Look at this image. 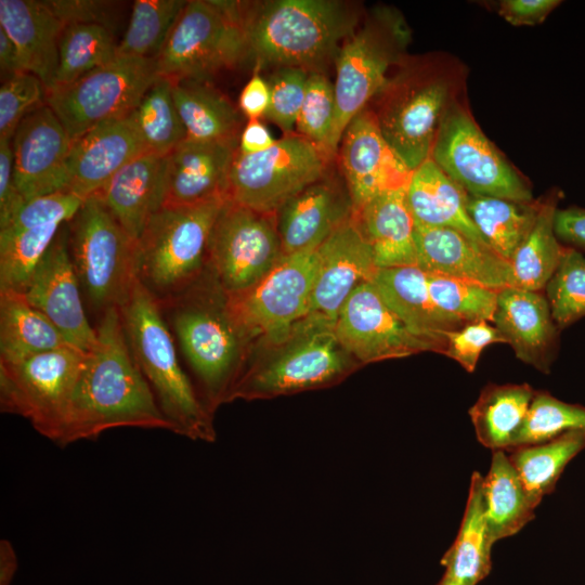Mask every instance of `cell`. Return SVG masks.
Masks as SVG:
<instances>
[{
  "instance_id": "1",
  "label": "cell",
  "mask_w": 585,
  "mask_h": 585,
  "mask_svg": "<svg viewBox=\"0 0 585 585\" xmlns=\"http://www.w3.org/2000/svg\"><path fill=\"white\" fill-rule=\"evenodd\" d=\"M95 332L96 342L47 439L66 446L120 427L172 431L133 359L119 309L105 311Z\"/></svg>"
},
{
  "instance_id": "2",
  "label": "cell",
  "mask_w": 585,
  "mask_h": 585,
  "mask_svg": "<svg viewBox=\"0 0 585 585\" xmlns=\"http://www.w3.org/2000/svg\"><path fill=\"white\" fill-rule=\"evenodd\" d=\"M359 16L337 0H271L245 3L248 56L257 67L317 69L337 56L358 28Z\"/></svg>"
},
{
  "instance_id": "3",
  "label": "cell",
  "mask_w": 585,
  "mask_h": 585,
  "mask_svg": "<svg viewBox=\"0 0 585 585\" xmlns=\"http://www.w3.org/2000/svg\"><path fill=\"white\" fill-rule=\"evenodd\" d=\"M127 342L172 432L213 442L212 413L181 367L157 299L138 280L119 309Z\"/></svg>"
},
{
  "instance_id": "4",
  "label": "cell",
  "mask_w": 585,
  "mask_h": 585,
  "mask_svg": "<svg viewBox=\"0 0 585 585\" xmlns=\"http://www.w3.org/2000/svg\"><path fill=\"white\" fill-rule=\"evenodd\" d=\"M159 304L213 413L229 401L248 343L227 311L226 294L211 273L208 284L200 276Z\"/></svg>"
},
{
  "instance_id": "5",
  "label": "cell",
  "mask_w": 585,
  "mask_h": 585,
  "mask_svg": "<svg viewBox=\"0 0 585 585\" xmlns=\"http://www.w3.org/2000/svg\"><path fill=\"white\" fill-rule=\"evenodd\" d=\"M226 200L161 207L148 218L138 240V276L159 303L202 276L210 233Z\"/></svg>"
},
{
  "instance_id": "6",
  "label": "cell",
  "mask_w": 585,
  "mask_h": 585,
  "mask_svg": "<svg viewBox=\"0 0 585 585\" xmlns=\"http://www.w3.org/2000/svg\"><path fill=\"white\" fill-rule=\"evenodd\" d=\"M411 38V28L403 15L393 8L380 5L344 40L336 56V114L330 156L338 152L349 122L387 86V74L404 56Z\"/></svg>"
},
{
  "instance_id": "7",
  "label": "cell",
  "mask_w": 585,
  "mask_h": 585,
  "mask_svg": "<svg viewBox=\"0 0 585 585\" xmlns=\"http://www.w3.org/2000/svg\"><path fill=\"white\" fill-rule=\"evenodd\" d=\"M248 56L245 4L187 1L155 57L157 76L171 81H205Z\"/></svg>"
},
{
  "instance_id": "8",
  "label": "cell",
  "mask_w": 585,
  "mask_h": 585,
  "mask_svg": "<svg viewBox=\"0 0 585 585\" xmlns=\"http://www.w3.org/2000/svg\"><path fill=\"white\" fill-rule=\"evenodd\" d=\"M70 258L81 290L102 314L120 309L138 276V242L96 196L86 198L68 222Z\"/></svg>"
},
{
  "instance_id": "9",
  "label": "cell",
  "mask_w": 585,
  "mask_h": 585,
  "mask_svg": "<svg viewBox=\"0 0 585 585\" xmlns=\"http://www.w3.org/2000/svg\"><path fill=\"white\" fill-rule=\"evenodd\" d=\"M287 340L280 353L240 372L227 402L327 387L343 379L356 366L333 328L302 321Z\"/></svg>"
},
{
  "instance_id": "10",
  "label": "cell",
  "mask_w": 585,
  "mask_h": 585,
  "mask_svg": "<svg viewBox=\"0 0 585 585\" xmlns=\"http://www.w3.org/2000/svg\"><path fill=\"white\" fill-rule=\"evenodd\" d=\"M318 264L317 250L283 255L252 286L226 294L227 311L248 342L286 341L307 317Z\"/></svg>"
},
{
  "instance_id": "11",
  "label": "cell",
  "mask_w": 585,
  "mask_h": 585,
  "mask_svg": "<svg viewBox=\"0 0 585 585\" xmlns=\"http://www.w3.org/2000/svg\"><path fill=\"white\" fill-rule=\"evenodd\" d=\"M157 77L155 57L117 56L70 83L47 90L44 102L75 141L102 122L128 117Z\"/></svg>"
},
{
  "instance_id": "12",
  "label": "cell",
  "mask_w": 585,
  "mask_h": 585,
  "mask_svg": "<svg viewBox=\"0 0 585 585\" xmlns=\"http://www.w3.org/2000/svg\"><path fill=\"white\" fill-rule=\"evenodd\" d=\"M329 157L299 134H286L260 153L238 148L227 180V199L276 214L294 196L325 177Z\"/></svg>"
},
{
  "instance_id": "13",
  "label": "cell",
  "mask_w": 585,
  "mask_h": 585,
  "mask_svg": "<svg viewBox=\"0 0 585 585\" xmlns=\"http://www.w3.org/2000/svg\"><path fill=\"white\" fill-rule=\"evenodd\" d=\"M430 158L467 194L533 202L529 184L456 102L447 108Z\"/></svg>"
},
{
  "instance_id": "14",
  "label": "cell",
  "mask_w": 585,
  "mask_h": 585,
  "mask_svg": "<svg viewBox=\"0 0 585 585\" xmlns=\"http://www.w3.org/2000/svg\"><path fill=\"white\" fill-rule=\"evenodd\" d=\"M448 81L432 74H404L376 96L373 110L390 147L414 171L430 158L443 117L452 104Z\"/></svg>"
},
{
  "instance_id": "15",
  "label": "cell",
  "mask_w": 585,
  "mask_h": 585,
  "mask_svg": "<svg viewBox=\"0 0 585 585\" xmlns=\"http://www.w3.org/2000/svg\"><path fill=\"white\" fill-rule=\"evenodd\" d=\"M87 352L67 344L17 361H0V408L48 437L60 418Z\"/></svg>"
},
{
  "instance_id": "16",
  "label": "cell",
  "mask_w": 585,
  "mask_h": 585,
  "mask_svg": "<svg viewBox=\"0 0 585 585\" xmlns=\"http://www.w3.org/2000/svg\"><path fill=\"white\" fill-rule=\"evenodd\" d=\"M283 255L276 214L224 203L210 233L207 264L226 294L252 286Z\"/></svg>"
},
{
  "instance_id": "17",
  "label": "cell",
  "mask_w": 585,
  "mask_h": 585,
  "mask_svg": "<svg viewBox=\"0 0 585 585\" xmlns=\"http://www.w3.org/2000/svg\"><path fill=\"white\" fill-rule=\"evenodd\" d=\"M334 334L354 361L372 363L438 348L413 335L387 306L372 282L359 285L340 310Z\"/></svg>"
},
{
  "instance_id": "18",
  "label": "cell",
  "mask_w": 585,
  "mask_h": 585,
  "mask_svg": "<svg viewBox=\"0 0 585 585\" xmlns=\"http://www.w3.org/2000/svg\"><path fill=\"white\" fill-rule=\"evenodd\" d=\"M316 250L317 272L303 321L334 329L336 318L352 291L370 282L378 268L354 212Z\"/></svg>"
},
{
  "instance_id": "19",
  "label": "cell",
  "mask_w": 585,
  "mask_h": 585,
  "mask_svg": "<svg viewBox=\"0 0 585 585\" xmlns=\"http://www.w3.org/2000/svg\"><path fill=\"white\" fill-rule=\"evenodd\" d=\"M80 291L70 258L66 223L32 271L23 292L70 346L88 353L96 342V332L87 318Z\"/></svg>"
},
{
  "instance_id": "20",
  "label": "cell",
  "mask_w": 585,
  "mask_h": 585,
  "mask_svg": "<svg viewBox=\"0 0 585 585\" xmlns=\"http://www.w3.org/2000/svg\"><path fill=\"white\" fill-rule=\"evenodd\" d=\"M11 142L15 183L25 200L66 191L73 140L46 102L23 118Z\"/></svg>"
},
{
  "instance_id": "21",
  "label": "cell",
  "mask_w": 585,
  "mask_h": 585,
  "mask_svg": "<svg viewBox=\"0 0 585 585\" xmlns=\"http://www.w3.org/2000/svg\"><path fill=\"white\" fill-rule=\"evenodd\" d=\"M338 152L354 211L376 195L406 187L410 182L413 171L387 143L367 107L347 126Z\"/></svg>"
},
{
  "instance_id": "22",
  "label": "cell",
  "mask_w": 585,
  "mask_h": 585,
  "mask_svg": "<svg viewBox=\"0 0 585 585\" xmlns=\"http://www.w3.org/2000/svg\"><path fill=\"white\" fill-rule=\"evenodd\" d=\"M238 140L185 139L164 159L161 207L227 198V180Z\"/></svg>"
},
{
  "instance_id": "23",
  "label": "cell",
  "mask_w": 585,
  "mask_h": 585,
  "mask_svg": "<svg viewBox=\"0 0 585 585\" xmlns=\"http://www.w3.org/2000/svg\"><path fill=\"white\" fill-rule=\"evenodd\" d=\"M415 244L417 266L427 274L471 281L497 290L514 286L510 261L457 230L415 225Z\"/></svg>"
},
{
  "instance_id": "24",
  "label": "cell",
  "mask_w": 585,
  "mask_h": 585,
  "mask_svg": "<svg viewBox=\"0 0 585 585\" xmlns=\"http://www.w3.org/2000/svg\"><path fill=\"white\" fill-rule=\"evenodd\" d=\"M493 324L517 359L544 374L550 372L560 329L545 295L514 286L500 289Z\"/></svg>"
},
{
  "instance_id": "25",
  "label": "cell",
  "mask_w": 585,
  "mask_h": 585,
  "mask_svg": "<svg viewBox=\"0 0 585 585\" xmlns=\"http://www.w3.org/2000/svg\"><path fill=\"white\" fill-rule=\"evenodd\" d=\"M144 153L148 152L129 116L102 122L73 141L66 191L86 199Z\"/></svg>"
},
{
  "instance_id": "26",
  "label": "cell",
  "mask_w": 585,
  "mask_h": 585,
  "mask_svg": "<svg viewBox=\"0 0 585 585\" xmlns=\"http://www.w3.org/2000/svg\"><path fill=\"white\" fill-rule=\"evenodd\" d=\"M324 178L306 187L276 212L284 255L317 249L353 214L349 193Z\"/></svg>"
},
{
  "instance_id": "27",
  "label": "cell",
  "mask_w": 585,
  "mask_h": 585,
  "mask_svg": "<svg viewBox=\"0 0 585 585\" xmlns=\"http://www.w3.org/2000/svg\"><path fill=\"white\" fill-rule=\"evenodd\" d=\"M370 282L407 329L433 343L441 354L446 334L465 325L434 303L427 274L417 265L378 269Z\"/></svg>"
},
{
  "instance_id": "28",
  "label": "cell",
  "mask_w": 585,
  "mask_h": 585,
  "mask_svg": "<svg viewBox=\"0 0 585 585\" xmlns=\"http://www.w3.org/2000/svg\"><path fill=\"white\" fill-rule=\"evenodd\" d=\"M0 27L15 43L25 70L52 88L58 65V42L65 25L48 1L0 0Z\"/></svg>"
},
{
  "instance_id": "29",
  "label": "cell",
  "mask_w": 585,
  "mask_h": 585,
  "mask_svg": "<svg viewBox=\"0 0 585 585\" xmlns=\"http://www.w3.org/2000/svg\"><path fill=\"white\" fill-rule=\"evenodd\" d=\"M164 159L165 156L144 153L94 194L136 242L151 214L161 208Z\"/></svg>"
},
{
  "instance_id": "30",
  "label": "cell",
  "mask_w": 585,
  "mask_h": 585,
  "mask_svg": "<svg viewBox=\"0 0 585 585\" xmlns=\"http://www.w3.org/2000/svg\"><path fill=\"white\" fill-rule=\"evenodd\" d=\"M406 187L382 192L354 211L378 269L417 265L415 222Z\"/></svg>"
},
{
  "instance_id": "31",
  "label": "cell",
  "mask_w": 585,
  "mask_h": 585,
  "mask_svg": "<svg viewBox=\"0 0 585 585\" xmlns=\"http://www.w3.org/2000/svg\"><path fill=\"white\" fill-rule=\"evenodd\" d=\"M466 197L467 193L431 158L412 172L406 187L415 225L454 229L485 243L467 212Z\"/></svg>"
},
{
  "instance_id": "32",
  "label": "cell",
  "mask_w": 585,
  "mask_h": 585,
  "mask_svg": "<svg viewBox=\"0 0 585 585\" xmlns=\"http://www.w3.org/2000/svg\"><path fill=\"white\" fill-rule=\"evenodd\" d=\"M486 523L493 542L512 536L534 517L541 499L524 485L505 451H494L482 478Z\"/></svg>"
},
{
  "instance_id": "33",
  "label": "cell",
  "mask_w": 585,
  "mask_h": 585,
  "mask_svg": "<svg viewBox=\"0 0 585 585\" xmlns=\"http://www.w3.org/2000/svg\"><path fill=\"white\" fill-rule=\"evenodd\" d=\"M535 389L529 384H489L469 408L478 441L494 451L515 447Z\"/></svg>"
},
{
  "instance_id": "34",
  "label": "cell",
  "mask_w": 585,
  "mask_h": 585,
  "mask_svg": "<svg viewBox=\"0 0 585 585\" xmlns=\"http://www.w3.org/2000/svg\"><path fill=\"white\" fill-rule=\"evenodd\" d=\"M482 478L478 471L472 473L459 531L441 559L444 574L464 585H477L489 575L492 568L491 550L494 542L484 512Z\"/></svg>"
},
{
  "instance_id": "35",
  "label": "cell",
  "mask_w": 585,
  "mask_h": 585,
  "mask_svg": "<svg viewBox=\"0 0 585 585\" xmlns=\"http://www.w3.org/2000/svg\"><path fill=\"white\" fill-rule=\"evenodd\" d=\"M172 94L186 139L203 142L239 139L238 110L205 81H172Z\"/></svg>"
},
{
  "instance_id": "36",
  "label": "cell",
  "mask_w": 585,
  "mask_h": 585,
  "mask_svg": "<svg viewBox=\"0 0 585 585\" xmlns=\"http://www.w3.org/2000/svg\"><path fill=\"white\" fill-rule=\"evenodd\" d=\"M69 344L24 292L0 290V361H17Z\"/></svg>"
},
{
  "instance_id": "37",
  "label": "cell",
  "mask_w": 585,
  "mask_h": 585,
  "mask_svg": "<svg viewBox=\"0 0 585 585\" xmlns=\"http://www.w3.org/2000/svg\"><path fill=\"white\" fill-rule=\"evenodd\" d=\"M541 205L467 194L466 209L485 243L502 258L511 261L532 230Z\"/></svg>"
},
{
  "instance_id": "38",
  "label": "cell",
  "mask_w": 585,
  "mask_h": 585,
  "mask_svg": "<svg viewBox=\"0 0 585 585\" xmlns=\"http://www.w3.org/2000/svg\"><path fill=\"white\" fill-rule=\"evenodd\" d=\"M559 197L554 191L541 199L535 223L510 261L514 287L542 291L558 268L566 248L554 225Z\"/></svg>"
},
{
  "instance_id": "39",
  "label": "cell",
  "mask_w": 585,
  "mask_h": 585,
  "mask_svg": "<svg viewBox=\"0 0 585 585\" xmlns=\"http://www.w3.org/2000/svg\"><path fill=\"white\" fill-rule=\"evenodd\" d=\"M583 450L585 430H575L540 444L514 447L506 453L526 489L542 500L555 490L569 461Z\"/></svg>"
},
{
  "instance_id": "40",
  "label": "cell",
  "mask_w": 585,
  "mask_h": 585,
  "mask_svg": "<svg viewBox=\"0 0 585 585\" xmlns=\"http://www.w3.org/2000/svg\"><path fill=\"white\" fill-rule=\"evenodd\" d=\"M129 118L148 153L167 156L186 139L167 78L157 77Z\"/></svg>"
},
{
  "instance_id": "41",
  "label": "cell",
  "mask_w": 585,
  "mask_h": 585,
  "mask_svg": "<svg viewBox=\"0 0 585 585\" xmlns=\"http://www.w3.org/2000/svg\"><path fill=\"white\" fill-rule=\"evenodd\" d=\"M116 57L117 44L106 25L69 24L60 37L58 65L52 88L70 83Z\"/></svg>"
},
{
  "instance_id": "42",
  "label": "cell",
  "mask_w": 585,
  "mask_h": 585,
  "mask_svg": "<svg viewBox=\"0 0 585 585\" xmlns=\"http://www.w3.org/2000/svg\"><path fill=\"white\" fill-rule=\"evenodd\" d=\"M184 0H138L117 43V56L156 57L186 5Z\"/></svg>"
},
{
  "instance_id": "43",
  "label": "cell",
  "mask_w": 585,
  "mask_h": 585,
  "mask_svg": "<svg viewBox=\"0 0 585 585\" xmlns=\"http://www.w3.org/2000/svg\"><path fill=\"white\" fill-rule=\"evenodd\" d=\"M63 225L51 223L0 234V290L24 291L32 271Z\"/></svg>"
},
{
  "instance_id": "44",
  "label": "cell",
  "mask_w": 585,
  "mask_h": 585,
  "mask_svg": "<svg viewBox=\"0 0 585 585\" xmlns=\"http://www.w3.org/2000/svg\"><path fill=\"white\" fill-rule=\"evenodd\" d=\"M427 281L432 300L446 314L465 324L493 323L499 290L471 281L432 274H427Z\"/></svg>"
},
{
  "instance_id": "45",
  "label": "cell",
  "mask_w": 585,
  "mask_h": 585,
  "mask_svg": "<svg viewBox=\"0 0 585 585\" xmlns=\"http://www.w3.org/2000/svg\"><path fill=\"white\" fill-rule=\"evenodd\" d=\"M575 430H585V406L535 390L515 447L540 444Z\"/></svg>"
},
{
  "instance_id": "46",
  "label": "cell",
  "mask_w": 585,
  "mask_h": 585,
  "mask_svg": "<svg viewBox=\"0 0 585 585\" xmlns=\"http://www.w3.org/2000/svg\"><path fill=\"white\" fill-rule=\"evenodd\" d=\"M545 290L552 318L560 330L584 317L585 256L573 247L564 248Z\"/></svg>"
},
{
  "instance_id": "47",
  "label": "cell",
  "mask_w": 585,
  "mask_h": 585,
  "mask_svg": "<svg viewBox=\"0 0 585 585\" xmlns=\"http://www.w3.org/2000/svg\"><path fill=\"white\" fill-rule=\"evenodd\" d=\"M336 101L334 83L322 73L311 72L296 130L328 157L329 142L335 122Z\"/></svg>"
},
{
  "instance_id": "48",
  "label": "cell",
  "mask_w": 585,
  "mask_h": 585,
  "mask_svg": "<svg viewBox=\"0 0 585 585\" xmlns=\"http://www.w3.org/2000/svg\"><path fill=\"white\" fill-rule=\"evenodd\" d=\"M310 72L300 67L276 68L270 77V104L264 117L291 134L303 102Z\"/></svg>"
},
{
  "instance_id": "49",
  "label": "cell",
  "mask_w": 585,
  "mask_h": 585,
  "mask_svg": "<svg viewBox=\"0 0 585 585\" xmlns=\"http://www.w3.org/2000/svg\"><path fill=\"white\" fill-rule=\"evenodd\" d=\"M46 87L30 73L11 76L0 88V140H12L23 118L44 103Z\"/></svg>"
},
{
  "instance_id": "50",
  "label": "cell",
  "mask_w": 585,
  "mask_h": 585,
  "mask_svg": "<svg viewBox=\"0 0 585 585\" xmlns=\"http://www.w3.org/2000/svg\"><path fill=\"white\" fill-rule=\"evenodd\" d=\"M84 199L60 191L26 200L13 219L0 229V234H13L27 229L68 223L78 212Z\"/></svg>"
},
{
  "instance_id": "51",
  "label": "cell",
  "mask_w": 585,
  "mask_h": 585,
  "mask_svg": "<svg viewBox=\"0 0 585 585\" xmlns=\"http://www.w3.org/2000/svg\"><path fill=\"white\" fill-rule=\"evenodd\" d=\"M494 343H507L499 330L486 321L466 323L446 334L444 355L466 372H474L482 351Z\"/></svg>"
},
{
  "instance_id": "52",
  "label": "cell",
  "mask_w": 585,
  "mask_h": 585,
  "mask_svg": "<svg viewBox=\"0 0 585 585\" xmlns=\"http://www.w3.org/2000/svg\"><path fill=\"white\" fill-rule=\"evenodd\" d=\"M12 140H0V229L4 227L26 202L14 177Z\"/></svg>"
},
{
  "instance_id": "53",
  "label": "cell",
  "mask_w": 585,
  "mask_h": 585,
  "mask_svg": "<svg viewBox=\"0 0 585 585\" xmlns=\"http://www.w3.org/2000/svg\"><path fill=\"white\" fill-rule=\"evenodd\" d=\"M560 3L559 0H503L497 3V13L514 26H535Z\"/></svg>"
},
{
  "instance_id": "54",
  "label": "cell",
  "mask_w": 585,
  "mask_h": 585,
  "mask_svg": "<svg viewBox=\"0 0 585 585\" xmlns=\"http://www.w3.org/2000/svg\"><path fill=\"white\" fill-rule=\"evenodd\" d=\"M48 4L65 27L74 23H104L108 2L103 1H48ZM107 26V25H106Z\"/></svg>"
},
{
  "instance_id": "55",
  "label": "cell",
  "mask_w": 585,
  "mask_h": 585,
  "mask_svg": "<svg viewBox=\"0 0 585 585\" xmlns=\"http://www.w3.org/2000/svg\"><path fill=\"white\" fill-rule=\"evenodd\" d=\"M555 233L558 239L577 250L585 251V209L569 207L557 209L555 216Z\"/></svg>"
},
{
  "instance_id": "56",
  "label": "cell",
  "mask_w": 585,
  "mask_h": 585,
  "mask_svg": "<svg viewBox=\"0 0 585 585\" xmlns=\"http://www.w3.org/2000/svg\"><path fill=\"white\" fill-rule=\"evenodd\" d=\"M270 104V87L258 73L247 81L238 98L242 114L248 120L264 117Z\"/></svg>"
},
{
  "instance_id": "57",
  "label": "cell",
  "mask_w": 585,
  "mask_h": 585,
  "mask_svg": "<svg viewBox=\"0 0 585 585\" xmlns=\"http://www.w3.org/2000/svg\"><path fill=\"white\" fill-rule=\"evenodd\" d=\"M276 140L259 120H248L239 134L238 150L245 154L263 152L275 144Z\"/></svg>"
},
{
  "instance_id": "58",
  "label": "cell",
  "mask_w": 585,
  "mask_h": 585,
  "mask_svg": "<svg viewBox=\"0 0 585 585\" xmlns=\"http://www.w3.org/2000/svg\"><path fill=\"white\" fill-rule=\"evenodd\" d=\"M0 66L2 72L11 76L27 73L18 49L3 28L0 27Z\"/></svg>"
},
{
  "instance_id": "59",
  "label": "cell",
  "mask_w": 585,
  "mask_h": 585,
  "mask_svg": "<svg viewBox=\"0 0 585 585\" xmlns=\"http://www.w3.org/2000/svg\"><path fill=\"white\" fill-rule=\"evenodd\" d=\"M16 556L12 544L0 542V585H9L16 570Z\"/></svg>"
},
{
  "instance_id": "60",
  "label": "cell",
  "mask_w": 585,
  "mask_h": 585,
  "mask_svg": "<svg viewBox=\"0 0 585 585\" xmlns=\"http://www.w3.org/2000/svg\"><path fill=\"white\" fill-rule=\"evenodd\" d=\"M435 585H464L456 580L452 578L451 576L443 574L441 580Z\"/></svg>"
}]
</instances>
